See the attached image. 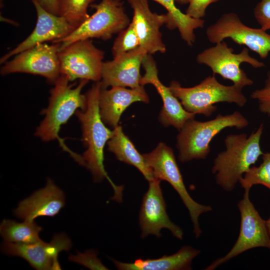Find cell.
<instances>
[{"label": "cell", "instance_id": "1", "mask_svg": "<svg viewBox=\"0 0 270 270\" xmlns=\"http://www.w3.org/2000/svg\"><path fill=\"white\" fill-rule=\"evenodd\" d=\"M101 82H97L86 93V106L78 110L75 114L82 130V140L86 146L83 154L84 166L92 175L94 182H100L106 178L114 190L111 200L118 202L122 200V186H116L110 180L104 164V150L106 144L112 138L114 131L107 128L100 114L98 99L102 89Z\"/></svg>", "mask_w": 270, "mask_h": 270}, {"label": "cell", "instance_id": "2", "mask_svg": "<svg viewBox=\"0 0 270 270\" xmlns=\"http://www.w3.org/2000/svg\"><path fill=\"white\" fill-rule=\"evenodd\" d=\"M263 130L261 124L249 136L246 134L226 136V150L217 155L212 170L216 174V183L224 190H232L244 174L263 154L260 146Z\"/></svg>", "mask_w": 270, "mask_h": 270}, {"label": "cell", "instance_id": "3", "mask_svg": "<svg viewBox=\"0 0 270 270\" xmlns=\"http://www.w3.org/2000/svg\"><path fill=\"white\" fill-rule=\"evenodd\" d=\"M68 78L60 74L50 91L48 108L44 110V118L37 128L35 135L44 142L58 138L61 126L66 124L71 116L78 110H84L86 106V94L82 90L88 80H81L76 86L69 84Z\"/></svg>", "mask_w": 270, "mask_h": 270}, {"label": "cell", "instance_id": "4", "mask_svg": "<svg viewBox=\"0 0 270 270\" xmlns=\"http://www.w3.org/2000/svg\"><path fill=\"white\" fill-rule=\"evenodd\" d=\"M248 124V120L238 111L226 115L218 114L206 122L189 120L177 136L179 160L184 162L194 159H205L210 152V144L214 136L226 128L241 129Z\"/></svg>", "mask_w": 270, "mask_h": 270}, {"label": "cell", "instance_id": "5", "mask_svg": "<svg viewBox=\"0 0 270 270\" xmlns=\"http://www.w3.org/2000/svg\"><path fill=\"white\" fill-rule=\"evenodd\" d=\"M168 87L186 111L206 117L210 116L216 110L215 104L234 103L242 108L247 102L242 89L234 84L225 86L220 84L214 74L206 77L192 87H182L176 81L172 82Z\"/></svg>", "mask_w": 270, "mask_h": 270}, {"label": "cell", "instance_id": "6", "mask_svg": "<svg viewBox=\"0 0 270 270\" xmlns=\"http://www.w3.org/2000/svg\"><path fill=\"white\" fill-rule=\"evenodd\" d=\"M92 6L94 12L65 38L56 42L60 50L76 41L92 38L106 40L130 24L121 0H101Z\"/></svg>", "mask_w": 270, "mask_h": 270}, {"label": "cell", "instance_id": "7", "mask_svg": "<svg viewBox=\"0 0 270 270\" xmlns=\"http://www.w3.org/2000/svg\"><path fill=\"white\" fill-rule=\"evenodd\" d=\"M142 155L152 168L154 178L168 182L179 194L188 210L195 236L199 237L202 230L198 218L201 214L212 210V208L197 202L189 194L172 148L164 143L160 142L152 151Z\"/></svg>", "mask_w": 270, "mask_h": 270}, {"label": "cell", "instance_id": "8", "mask_svg": "<svg viewBox=\"0 0 270 270\" xmlns=\"http://www.w3.org/2000/svg\"><path fill=\"white\" fill-rule=\"evenodd\" d=\"M215 44L198 54L196 62L208 66L213 74H218L224 80L232 81L234 85L241 89L252 85L253 80L240 68V64L246 62L254 68L264 67V64L252 57L247 48H244L240 53L234 54V49L228 47L224 41Z\"/></svg>", "mask_w": 270, "mask_h": 270}, {"label": "cell", "instance_id": "9", "mask_svg": "<svg viewBox=\"0 0 270 270\" xmlns=\"http://www.w3.org/2000/svg\"><path fill=\"white\" fill-rule=\"evenodd\" d=\"M250 190H244L238 206L240 214V226L236 243L224 256L214 260L204 270H212L247 250L259 248L270 250L266 220L260 216L249 198Z\"/></svg>", "mask_w": 270, "mask_h": 270}, {"label": "cell", "instance_id": "10", "mask_svg": "<svg viewBox=\"0 0 270 270\" xmlns=\"http://www.w3.org/2000/svg\"><path fill=\"white\" fill-rule=\"evenodd\" d=\"M206 33L212 44L230 38L238 44L246 46L262 59L266 58L270 52V34L261 28H252L245 25L234 12L223 14L206 28Z\"/></svg>", "mask_w": 270, "mask_h": 270}, {"label": "cell", "instance_id": "11", "mask_svg": "<svg viewBox=\"0 0 270 270\" xmlns=\"http://www.w3.org/2000/svg\"><path fill=\"white\" fill-rule=\"evenodd\" d=\"M104 52L90 39L76 41L58 52L60 74L70 82L76 79L99 82Z\"/></svg>", "mask_w": 270, "mask_h": 270}, {"label": "cell", "instance_id": "12", "mask_svg": "<svg viewBox=\"0 0 270 270\" xmlns=\"http://www.w3.org/2000/svg\"><path fill=\"white\" fill-rule=\"evenodd\" d=\"M59 51L58 43L52 45L38 44L4 63L0 68V74H30L44 76L50 83H54L60 74Z\"/></svg>", "mask_w": 270, "mask_h": 270}, {"label": "cell", "instance_id": "13", "mask_svg": "<svg viewBox=\"0 0 270 270\" xmlns=\"http://www.w3.org/2000/svg\"><path fill=\"white\" fill-rule=\"evenodd\" d=\"M72 247L70 238L64 232L56 234L50 242L42 240L32 244L4 242L2 252L9 256L20 257L38 270H61L58 254Z\"/></svg>", "mask_w": 270, "mask_h": 270}, {"label": "cell", "instance_id": "14", "mask_svg": "<svg viewBox=\"0 0 270 270\" xmlns=\"http://www.w3.org/2000/svg\"><path fill=\"white\" fill-rule=\"evenodd\" d=\"M160 180L154 178L148 182L149 186L144 194L139 212V224L142 238L149 234L162 236L160 230H168L173 236L182 240L183 232L170 219L160 186Z\"/></svg>", "mask_w": 270, "mask_h": 270}, {"label": "cell", "instance_id": "15", "mask_svg": "<svg viewBox=\"0 0 270 270\" xmlns=\"http://www.w3.org/2000/svg\"><path fill=\"white\" fill-rule=\"evenodd\" d=\"M31 0L37 14L35 28L24 40L1 57L0 64H4L10 58L38 44L48 41L54 43L68 36L76 28L63 16L46 10L36 0Z\"/></svg>", "mask_w": 270, "mask_h": 270}, {"label": "cell", "instance_id": "16", "mask_svg": "<svg viewBox=\"0 0 270 270\" xmlns=\"http://www.w3.org/2000/svg\"><path fill=\"white\" fill-rule=\"evenodd\" d=\"M133 10L132 20L138 38L140 46L148 54L164 53L166 45L162 40L160 28L165 24L168 26L170 18L167 14H158L152 12L148 0H128Z\"/></svg>", "mask_w": 270, "mask_h": 270}, {"label": "cell", "instance_id": "17", "mask_svg": "<svg viewBox=\"0 0 270 270\" xmlns=\"http://www.w3.org/2000/svg\"><path fill=\"white\" fill-rule=\"evenodd\" d=\"M142 66L145 73L141 78L140 85L152 84L162 101L163 106L159 116L160 122L165 126H172L180 130L188 120L194 118L196 114L186 111L169 87L160 81L156 63L151 54H146Z\"/></svg>", "mask_w": 270, "mask_h": 270}, {"label": "cell", "instance_id": "18", "mask_svg": "<svg viewBox=\"0 0 270 270\" xmlns=\"http://www.w3.org/2000/svg\"><path fill=\"white\" fill-rule=\"evenodd\" d=\"M146 54V51L140 46L112 60L103 62L102 88L109 86L140 88L142 86L140 68Z\"/></svg>", "mask_w": 270, "mask_h": 270}, {"label": "cell", "instance_id": "19", "mask_svg": "<svg viewBox=\"0 0 270 270\" xmlns=\"http://www.w3.org/2000/svg\"><path fill=\"white\" fill-rule=\"evenodd\" d=\"M65 204L64 192L48 178L45 186L20 201L13 213L24 220H34L38 217L54 216Z\"/></svg>", "mask_w": 270, "mask_h": 270}, {"label": "cell", "instance_id": "20", "mask_svg": "<svg viewBox=\"0 0 270 270\" xmlns=\"http://www.w3.org/2000/svg\"><path fill=\"white\" fill-rule=\"evenodd\" d=\"M136 102L148 103L149 98L144 86L136 88L114 86L110 90H100L98 105L100 114L103 122L114 128L118 126L122 112Z\"/></svg>", "mask_w": 270, "mask_h": 270}, {"label": "cell", "instance_id": "21", "mask_svg": "<svg viewBox=\"0 0 270 270\" xmlns=\"http://www.w3.org/2000/svg\"><path fill=\"white\" fill-rule=\"evenodd\" d=\"M200 253L199 250L184 246L174 254L158 258H138L130 263L112 261L120 270H188L192 269L193 259Z\"/></svg>", "mask_w": 270, "mask_h": 270}, {"label": "cell", "instance_id": "22", "mask_svg": "<svg viewBox=\"0 0 270 270\" xmlns=\"http://www.w3.org/2000/svg\"><path fill=\"white\" fill-rule=\"evenodd\" d=\"M112 136L108 142V150L122 162L136 167L150 182L154 178L152 168L146 163L143 155L140 154L131 140L124 133L122 128L118 126Z\"/></svg>", "mask_w": 270, "mask_h": 270}, {"label": "cell", "instance_id": "23", "mask_svg": "<svg viewBox=\"0 0 270 270\" xmlns=\"http://www.w3.org/2000/svg\"><path fill=\"white\" fill-rule=\"evenodd\" d=\"M166 8L170 18L167 27L172 30L178 28L182 38L190 46L195 42L194 30L204 26V20L202 18H195L183 13L175 5L174 0H152Z\"/></svg>", "mask_w": 270, "mask_h": 270}, {"label": "cell", "instance_id": "24", "mask_svg": "<svg viewBox=\"0 0 270 270\" xmlns=\"http://www.w3.org/2000/svg\"><path fill=\"white\" fill-rule=\"evenodd\" d=\"M42 228L34 220H24L22 222L12 220H3L0 233L4 241L19 244H32L40 241V233Z\"/></svg>", "mask_w": 270, "mask_h": 270}, {"label": "cell", "instance_id": "25", "mask_svg": "<svg viewBox=\"0 0 270 270\" xmlns=\"http://www.w3.org/2000/svg\"><path fill=\"white\" fill-rule=\"evenodd\" d=\"M94 0H58V15L64 18L76 28L90 15L88 6Z\"/></svg>", "mask_w": 270, "mask_h": 270}, {"label": "cell", "instance_id": "26", "mask_svg": "<svg viewBox=\"0 0 270 270\" xmlns=\"http://www.w3.org/2000/svg\"><path fill=\"white\" fill-rule=\"evenodd\" d=\"M262 162L258 166H251L239 182L244 190L255 184H262L270 190V152L263 154Z\"/></svg>", "mask_w": 270, "mask_h": 270}, {"label": "cell", "instance_id": "27", "mask_svg": "<svg viewBox=\"0 0 270 270\" xmlns=\"http://www.w3.org/2000/svg\"><path fill=\"white\" fill-rule=\"evenodd\" d=\"M140 46V40L132 22L118 33L112 47V54L115 58Z\"/></svg>", "mask_w": 270, "mask_h": 270}, {"label": "cell", "instance_id": "28", "mask_svg": "<svg viewBox=\"0 0 270 270\" xmlns=\"http://www.w3.org/2000/svg\"><path fill=\"white\" fill-rule=\"evenodd\" d=\"M98 252L88 250L84 252H78L76 255L70 256V260L80 264L90 270H108L97 256Z\"/></svg>", "mask_w": 270, "mask_h": 270}, {"label": "cell", "instance_id": "29", "mask_svg": "<svg viewBox=\"0 0 270 270\" xmlns=\"http://www.w3.org/2000/svg\"><path fill=\"white\" fill-rule=\"evenodd\" d=\"M250 97L258 100L260 111L270 116V71L267 74L264 86L254 90Z\"/></svg>", "mask_w": 270, "mask_h": 270}, {"label": "cell", "instance_id": "30", "mask_svg": "<svg viewBox=\"0 0 270 270\" xmlns=\"http://www.w3.org/2000/svg\"><path fill=\"white\" fill-rule=\"evenodd\" d=\"M255 19L264 30H270V0H261L254 10Z\"/></svg>", "mask_w": 270, "mask_h": 270}, {"label": "cell", "instance_id": "31", "mask_svg": "<svg viewBox=\"0 0 270 270\" xmlns=\"http://www.w3.org/2000/svg\"><path fill=\"white\" fill-rule=\"evenodd\" d=\"M220 0H192L186 10V14L195 18H202L206 14L207 8L211 4Z\"/></svg>", "mask_w": 270, "mask_h": 270}, {"label": "cell", "instance_id": "32", "mask_svg": "<svg viewBox=\"0 0 270 270\" xmlns=\"http://www.w3.org/2000/svg\"><path fill=\"white\" fill-rule=\"evenodd\" d=\"M36 1L46 10L58 15V0H36Z\"/></svg>", "mask_w": 270, "mask_h": 270}, {"label": "cell", "instance_id": "33", "mask_svg": "<svg viewBox=\"0 0 270 270\" xmlns=\"http://www.w3.org/2000/svg\"><path fill=\"white\" fill-rule=\"evenodd\" d=\"M192 0H174L175 2L180 4H189Z\"/></svg>", "mask_w": 270, "mask_h": 270}, {"label": "cell", "instance_id": "34", "mask_svg": "<svg viewBox=\"0 0 270 270\" xmlns=\"http://www.w3.org/2000/svg\"><path fill=\"white\" fill-rule=\"evenodd\" d=\"M266 225L269 236L270 238V218L266 220Z\"/></svg>", "mask_w": 270, "mask_h": 270}]
</instances>
